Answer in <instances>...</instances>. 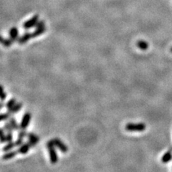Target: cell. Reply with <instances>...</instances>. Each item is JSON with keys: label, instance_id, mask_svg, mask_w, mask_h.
Wrapping results in <instances>:
<instances>
[{"label": "cell", "instance_id": "cell-1", "mask_svg": "<svg viewBox=\"0 0 172 172\" xmlns=\"http://www.w3.org/2000/svg\"><path fill=\"white\" fill-rule=\"evenodd\" d=\"M47 148L48 149V152H49L50 163H51L52 164H55L58 161V156H57L53 139H51L47 141Z\"/></svg>", "mask_w": 172, "mask_h": 172}, {"label": "cell", "instance_id": "cell-2", "mask_svg": "<svg viewBox=\"0 0 172 172\" xmlns=\"http://www.w3.org/2000/svg\"><path fill=\"white\" fill-rule=\"evenodd\" d=\"M146 124L143 123H128L125 126V129L129 132H141L146 130Z\"/></svg>", "mask_w": 172, "mask_h": 172}, {"label": "cell", "instance_id": "cell-3", "mask_svg": "<svg viewBox=\"0 0 172 172\" xmlns=\"http://www.w3.org/2000/svg\"><path fill=\"white\" fill-rule=\"evenodd\" d=\"M39 22V16L38 15H34L33 17L30 19L27 20L24 24H23V27L24 29H29L33 28L34 27H36L37 24Z\"/></svg>", "mask_w": 172, "mask_h": 172}, {"label": "cell", "instance_id": "cell-4", "mask_svg": "<svg viewBox=\"0 0 172 172\" xmlns=\"http://www.w3.org/2000/svg\"><path fill=\"white\" fill-rule=\"evenodd\" d=\"M32 118V115L29 112H27L24 115L22 118L21 123H20V129L26 130V128L28 127L29 123H30Z\"/></svg>", "mask_w": 172, "mask_h": 172}, {"label": "cell", "instance_id": "cell-5", "mask_svg": "<svg viewBox=\"0 0 172 172\" xmlns=\"http://www.w3.org/2000/svg\"><path fill=\"white\" fill-rule=\"evenodd\" d=\"M27 141L30 144L31 147H35L37 144L40 141V137L34 133H27Z\"/></svg>", "mask_w": 172, "mask_h": 172}, {"label": "cell", "instance_id": "cell-6", "mask_svg": "<svg viewBox=\"0 0 172 172\" xmlns=\"http://www.w3.org/2000/svg\"><path fill=\"white\" fill-rule=\"evenodd\" d=\"M53 141L55 143V147H57V148L59 149L61 152L63 153H67L68 151V146L64 143V142H63L61 141L60 139H58V138H55L53 139Z\"/></svg>", "mask_w": 172, "mask_h": 172}, {"label": "cell", "instance_id": "cell-7", "mask_svg": "<svg viewBox=\"0 0 172 172\" xmlns=\"http://www.w3.org/2000/svg\"><path fill=\"white\" fill-rule=\"evenodd\" d=\"M31 38H33V34H32L31 33L27 32V33L23 34L21 37H20L17 40V42L19 43L20 45L26 44Z\"/></svg>", "mask_w": 172, "mask_h": 172}, {"label": "cell", "instance_id": "cell-8", "mask_svg": "<svg viewBox=\"0 0 172 172\" xmlns=\"http://www.w3.org/2000/svg\"><path fill=\"white\" fill-rule=\"evenodd\" d=\"M30 148H32L30 144H29L28 141H27V142H24L21 146H19V148H17V151L20 154L24 155L29 152Z\"/></svg>", "mask_w": 172, "mask_h": 172}, {"label": "cell", "instance_id": "cell-9", "mask_svg": "<svg viewBox=\"0 0 172 172\" xmlns=\"http://www.w3.org/2000/svg\"><path fill=\"white\" fill-rule=\"evenodd\" d=\"M9 34H10V38L14 42L17 41L18 39H19V30H18L17 27H11L10 29V32H9Z\"/></svg>", "mask_w": 172, "mask_h": 172}, {"label": "cell", "instance_id": "cell-10", "mask_svg": "<svg viewBox=\"0 0 172 172\" xmlns=\"http://www.w3.org/2000/svg\"><path fill=\"white\" fill-rule=\"evenodd\" d=\"M19 152H18L17 150H11V151H9L5 152V153L2 156V160L4 161H7L13 159L15 158L16 156H17Z\"/></svg>", "mask_w": 172, "mask_h": 172}, {"label": "cell", "instance_id": "cell-11", "mask_svg": "<svg viewBox=\"0 0 172 172\" xmlns=\"http://www.w3.org/2000/svg\"><path fill=\"white\" fill-rule=\"evenodd\" d=\"M45 30H46L45 26L36 27L35 30H34L33 33H32V34H33V38L37 37L42 35V34L45 33Z\"/></svg>", "mask_w": 172, "mask_h": 172}, {"label": "cell", "instance_id": "cell-12", "mask_svg": "<svg viewBox=\"0 0 172 172\" xmlns=\"http://www.w3.org/2000/svg\"><path fill=\"white\" fill-rule=\"evenodd\" d=\"M22 105H22V103H17L12 108H10V110H8V111L10 112V113L13 116L14 114L17 113V112H19L20 110L22 109Z\"/></svg>", "mask_w": 172, "mask_h": 172}, {"label": "cell", "instance_id": "cell-13", "mask_svg": "<svg viewBox=\"0 0 172 172\" xmlns=\"http://www.w3.org/2000/svg\"><path fill=\"white\" fill-rule=\"evenodd\" d=\"M172 159V153L171 151H167L163 155V157H161V161L164 164H166V163H169V161H171Z\"/></svg>", "mask_w": 172, "mask_h": 172}, {"label": "cell", "instance_id": "cell-14", "mask_svg": "<svg viewBox=\"0 0 172 172\" xmlns=\"http://www.w3.org/2000/svg\"><path fill=\"white\" fill-rule=\"evenodd\" d=\"M10 123H11V126H12L14 130H20V124H18V123L16 121V119L14 118L13 116H11V118H10Z\"/></svg>", "mask_w": 172, "mask_h": 172}, {"label": "cell", "instance_id": "cell-15", "mask_svg": "<svg viewBox=\"0 0 172 172\" xmlns=\"http://www.w3.org/2000/svg\"><path fill=\"white\" fill-rule=\"evenodd\" d=\"M16 146H16L15 141H11V142H10V143H7L6 145L4 146L3 148H2V151H3L4 152L11 151L14 148L16 147Z\"/></svg>", "mask_w": 172, "mask_h": 172}, {"label": "cell", "instance_id": "cell-16", "mask_svg": "<svg viewBox=\"0 0 172 172\" xmlns=\"http://www.w3.org/2000/svg\"><path fill=\"white\" fill-rule=\"evenodd\" d=\"M1 43L4 45V47H10V46H11V45L13 44L14 42L11 40L10 37L7 38V39H5V38H4L3 37H2L1 38Z\"/></svg>", "mask_w": 172, "mask_h": 172}, {"label": "cell", "instance_id": "cell-17", "mask_svg": "<svg viewBox=\"0 0 172 172\" xmlns=\"http://www.w3.org/2000/svg\"><path fill=\"white\" fill-rule=\"evenodd\" d=\"M136 45L137 47L141 50H146L148 48V44L146 41L143 40H139V42H137Z\"/></svg>", "mask_w": 172, "mask_h": 172}, {"label": "cell", "instance_id": "cell-18", "mask_svg": "<svg viewBox=\"0 0 172 172\" xmlns=\"http://www.w3.org/2000/svg\"><path fill=\"white\" fill-rule=\"evenodd\" d=\"M16 103H17V100H16L15 98H11L10 100H9L5 104V107L7 108V110H10L16 104Z\"/></svg>", "mask_w": 172, "mask_h": 172}, {"label": "cell", "instance_id": "cell-19", "mask_svg": "<svg viewBox=\"0 0 172 172\" xmlns=\"http://www.w3.org/2000/svg\"><path fill=\"white\" fill-rule=\"evenodd\" d=\"M11 116H12L10 112L7 111L6 113H3L1 114V121H8L11 118Z\"/></svg>", "mask_w": 172, "mask_h": 172}, {"label": "cell", "instance_id": "cell-20", "mask_svg": "<svg viewBox=\"0 0 172 172\" xmlns=\"http://www.w3.org/2000/svg\"><path fill=\"white\" fill-rule=\"evenodd\" d=\"M4 128L5 129L6 132H12L13 133V128L12 126H11V123H10V121H6V123H4Z\"/></svg>", "mask_w": 172, "mask_h": 172}, {"label": "cell", "instance_id": "cell-21", "mask_svg": "<svg viewBox=\"0 0 172 172\" xmlns=\"http://www.w3.org/2000/svg\"><path fill=\"white\" fill-rule=\"evenodd\" d=\"M5 129H4V127L1 128V143H7L6 141V134H5Z\"/></svg>", "mask_w": 172, "mask_h": 172}, {"label": "cell", "instance_id": "cell-22", "mask_svg": "<svg viewBox=\"0 0 172 172\" xmlns=\"http://www.w3.org/2000/svg\"><path fill=\"white\" fill-rule=\"evenodd\" d=\"M27 136V132L25 130L20 129L19 130V133H18V138L20 139H24V138H26Z\"/></svg>", "mask_w": 172, "mask_h": 172}, {"label": "cell", "instance_id": "cell-23", "mask_svg": "<svg viewBox=\"0 0 172 172\" xmlns=\"http://www.w3.org/2000/svg\"><path fill=\"white\" fill-rule=\"evenodd\" d=\"M6 141L7 143L13 141V133L12 132H7L6 134Z\"/></svg>", "mask_w": 172, "mask_h": 172}, {"label": "cell", "instance_id": "cell-24", "mask_svg": "<svg viewBox=\"0 0 172 172\" xmlns=\"http://www.w3.org/2000/svg\"><path fill=\"white\" fill-rule=\"evenodd\" d=\"M1 91H2L1 100H2V101H4V100L6 99V98H7V95L6 92H4V90L3 86H1Z\"/></svg>", "mask_w": 172, "mask_h": 172}, {"label": "cell", "instance_id": "cell-25", "mask_svg": "<svg viewBox=\"0 0 172 172\" xmlns=\"http://www.w3.org/2000/svg\"><path fill=\"white\" fill-rule=\"evenodd\" d=\"M23 140H24V139H20V138H17V139L15 141L16 146H17V147H19V146H21L22 144L23 143H24V141H23Z\"/></svg>", "mask_w": 172, "mask_h": 172}, {"label": "cell", "instance_id": "cell-26", "mask_svg": "<svg viewBox=\"0 0 172 172\" xmlns=\"http://www.w3.org/2000/svg\"><path fill=\"white\" fill-rule=\"evenodd\" d=\"M0 105H1V106H0V108L2 109V108H3V107H4V103H3V101L1 102V103H0Z\"/></svg>", "mask_w": 172, "mask_h": 172}, {"label": "cell", "instance_id": "cell-27", "mask_svg": "<svg viewBox=\"0 0 172 172\" xmlns=\"http://www.w3.org/2000/svg\"><path fill=\"white\" fill-rule=\"evenodd\" d=\"M171 52H172V47H171Z\"/></svg>", "mask_w": 172, "mask_h": 172}]
</instances>
